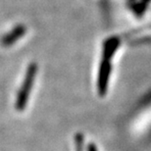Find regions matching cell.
Masks as SVG:
<instances>
[{
  "label": "cell",
  "instance_id": "6da1fadb",
  "mask_svg": "<svg viewBox=\"0 0 151 151\" xmlns=\"http://www.w3.org/2000/svg\"><path fill=\"white\" fill-rule=\"evenodd\" d=\"M37 74V63H31L26 71L25 78L23 83L21 86L20 90L18 91L16 101H15V108L18 111H23L28 104L29 94L32 91V87L34 86L35 77Z\"/></svg>",
  "mask_w": 151,
  "mask_h": 151
},
{
  "label": "cell",
  "instance_id": "7a4b0ae2",
  "mask_svg": "<svg viewBox=\"0 0 151 151\" xmlns=\"http://www.w3.org/2000/svg\"><path fill=\"white\" fill-rule=\"evenodd\" d=\"M111 71H112V65H111L110 60L102 58L100 66H99V73H98V80H97L98 94L101 97L105 96L107 93Z\"/></svg>",
  "mask_w": 151,
  "mask_h": 151
},
{
  "label": "cell",
  "instance_id": "3957f363",
  "mask_svg": "<svg viewBox=\"0 0 151 151\" xmlns=\"http://www.w3.org/2000/svg\"><path fill=\"white\" fill-rule=\"evenodd\" d=\"M26 31L27 29L24 25H17L11 32L1 38V44L3 46H11L25 35Z\"/></svg>",
  "mask_w": 151,
  "mask_h": 151
},
{
  "label": "cell",
  "instance_id": "277c9868",
  "mask_svg": "<svg viewBox=\"0 0 151 151\" xmlns=\"http://www.w3.org/2000/svg\"><path fill=\"white\" fill-rule=\"evenodd\" d=\"M120 38L117 37H111L107 38L103 43V51H102V58L111 60L114 54L116 53L118 47L120 46Z\"/></svg>",
  "mask_w": 151,
  "mask_h": 151
},
{
  "label": "cell",
  "instance_id": "5b68a950",
  "mask_svg": "<svg viewBox=\"0 0 151 151\" xmlns=\"http://www.w3.org/2000/svg\"><path fill=\"white\" fill-rule=\"evenodd\" d=\"M75 143H76V151H83L84 137L83 134L78 132L75 135Z\"/></svg>",
  "mask_w": 151,
  "mask_h": 151
},
{
  "label": "cell",
  "instance_id": "8992f818",
  "mask_svg": "<svg viewBox=\"0 0 151 151\" xmlns=\"http://www.w3.org/2000/svg\"><path fill=\"white\" fill-rule=\"evenodd\" d=\"M146 5L145 3H143V2H139L138 4L135 5V7H134V11H135V13L138 14V15H140V14H142L144 11H145V9H146Z\"/></svg>",
  "mask_w": 151,
  "mask_h": 151
},
{
  "label": "cell",
  "instance_id": "52a82bcc",
  "mask_svg": "<svg viewBox=\"0 0 151 151\" xmlns=\"http://www.w3.org/2000/svg\"><path fill=\"white\" fill-rule=\"evenodd\" d=\"M149 102H151V91L147 94L145 97H144L142 100H141V105H144V104H148Z\"/></svg>",
  "mask_w": 151,
  "mask_h": 151
},
{
  "label": "cell",
  "instance_id": "ba28073f",
  "mask_svg": "<svg viewBox=\"0 0 151 151\" xmlns=\"http://www.w3.org/2000/svg\"><path fill=\"white\" fill-rule=\"evenodd\" d=\"M151 1V0H141V2H143V3H145V4H148V3Z\"/></svg>",
  "mask_w": 151,
  "mask_h": 151
}]
</instances>
